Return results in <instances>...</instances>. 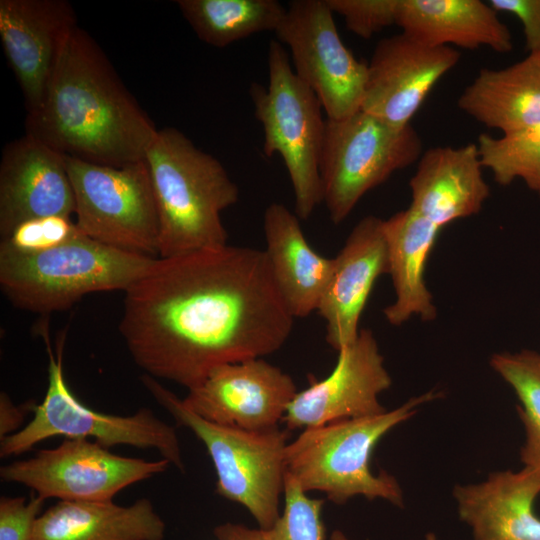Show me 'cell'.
<instances>
[{
    "instance_id": "cell-1",
    "label": "cell",
    "mask_w": 540,
    "mask_h": 540,
    "mask_svg": "<svg viewBox=\"0 0 540 540\" xmlns=\"http://www.w3.org/2000/svg\"><path fill=\"white\" fill-rule=\"evenodd\" d=\"M293 324L264 250L227 244L156 258L124 291L119 331L145 374L189 390L278 351Z\"/></svg>"
},
{
    "instance_id": "cell-2",
    "label": "cell",
    "mask_w": 540,
    "mask_h": 540,
    "mask_svg": "<svg viewBox=\"0 0 540 540\" xmlns=\"http://www.w3.org/2000/svg\"><path fill=\"white\" fill-rule=\"evenodd\" d=\"M25 128L65 156L116 167L144 160L158 132L102 48L78 25Z\"/></svg>"
},
{
    "instance_id": "cell-3",
    "label": "cell",
    "mask_w": 540,
    "mask_h": 540,
    "mask_svg": "<svg viewBox=\"0 0 540 540\" xmlns=\"http://www.w3.org/2000/svg\"><path fill=\"white\" fill-rule=\"evenodd\" d=\"M159 218V257L227 245L221 212L239 188L214 156L181 131L158 130L145 154Z\"/></svg>"
},
{
    "instance_id": "cell-4",
    "label": "cell",
    "mask_w": 540,
    "mask_h": 540,
    "mask_svg": "<svg viewBox=\"0 0 540 540\" xmlns=\"http://www.w3.org/2000/svg\"><path fill=\"white\" fill-rule=\"evenodd\" d=\"M155 259L105 245L81 232L38 252L0 242V288L13 306L47 315L69 309L91 293L124 292Z\"/></svg>"
},
{
    "instance_id": "cell-5",
    "label": "cell",
    "mask_w": 540,
    "mask_h": 540,
    "mask_svg": "<svg viewBox=\"0 0 540 540\" xmlns=\"http://www.w3.org/2000/svg\"><path fill=\"white\" fill-rule=\"evenodd\" d=\"M439 396L440 393L430 391L379 415L304 429L286 447V474L306 493L322 492L335 504L364 496L402 507L399 483L386 471L375 475L370 469V458L386 433L412 417L420 405Z\"/></svg>"
},
{
    "instance_id": "cell-6",
    "label": "cell",
    "mask_w": 540,
    "mask_h": 540,
    "mask_svg": "<svg viewBox=\"0 0 540 540\" xmlns=\"http://www.w3.org/2000/svg\"><path fill=\"white\" fill-rule=\"evenodd\" d=\"M140 379L155 401L204 444L215 467L218 494L245 507L259 528L272 527L280 516L289 431L279 426L249 431L212 423L155 378L144 374Z\"/></svg>"
},
{
    "instance_id": "cell-7",
    "label": "cell",
    "mask_w": 540,
    "mask_h": 540,
    "mask_svg": "<svg viewBox=\"0 0 540 540\" xmlns=\"http://www.w3.org/2000/svg\"><path fill=\"white\" fill-rule=\"evenodd\" d=\"M268 87L252 83L254 114L264 131L267 157L280 155L288 171L295 198V213L307 220L323 201L320 161L326 120L322 105L294 72L280 42L268 47Z\"/></svg>"
},
{
    "instance_id": "cell-8",
    "label": "cell",
    "mask_w": 540,
    "mask_h": 540,
    "mask_svg": "<svg viewBox=\"0 0 540 540\" xmlns=\"http://www.w3.org/2000/svg\"><path fill=\"white\" fill-rule=\"evenodd\" d=\"M49 356L48 387L43 401L32 405V420L0 440V456L19 455L54 436L94 439L106 448L130 445L155 449L163 459L184 471L180 442L175 429L148 408L120 416L97 412L82 404L68 387L63 373V340L54 355L45 338Z\"/></svg>"
},
{
    "instance_id": "cell-9",
    "label": "cell",
    "mask_w": 540,
    "mask_h": 540,
    "mask_svg": "<svg viewBox=\"0 0 540 540\" xmlns=\"http://www.w3.org/2000/svg\"><path fill=\"white\" fill-rule=\"evenodd\" d=\"M422 147L411 125L397 128L363 110L326 119L320 176L331 221L342 223L369 190L419 160Z\"/></svg>"
},
{
    "instance_id": "cell-10",
    "label": "cell",
    "mask_w": 540,
    "mask_h": 540,
    "mask_svg": "<svg viewBox=\"0 0 540 540\" xmlns=\"http://www.w3.org/2000/svg\"><path fill=\"white\" fill-rule=\"evenodd\" d=\"M75 198V224L105 245L159 258V218L145 159L124 166L65 156Z\"/></svg>"
},
{
    "instance_id": "cell-11",
    "label": "cell",
    "mask_w": 540,
    "mask_h": 540,
    "mask_svg": "<svg viewBox=\"0 0 540 540\" xmlns=\"http://www.w3.org/2000/svg\"><path fill=\"white\" fill-rule=\"evenodd\" d=\"M326 0H294L275 31L288 46L294 72L318 97L327 119L361 110L368 64L342 42Z\"/></svg>"
},
{
    "instance_id": "cell-12",
    "label": "cell",
    "mask_w": 540,
    "mask_h": 540,
    "mask_svg": "<svg viewBox=\"0 0 540 540\" xmlns=\"http://www.w3.org/2000/svg\"><path fill=\"white\" fill-rule=\"evenodd\" d=\"M169 465L163 458L124 457L95 441L65 438L55 448L2 466L0 477L32 489L45 500H112L124 488L165 472Z\"/></svg>"
},
{
    "instance_id": "cell-13",
    "label": "cell",
    "mask_w": 540,
    "mask_h": 540,
    "mask_svg": "<svg viewBox=\"0 0 540 540\" xmlns=\"http://www.w3.org/2000/svg\"><path fill=\"white\" fill-rule=\"evenodd\" d=\"M297 392L289 374L254 358L213 368L182 401L212 423L261 431L279 426Z\"/></svg>"
},
{
    "instance_id": "cell-14",
    "label": "cell",
    "mask_w": 540,
    "mask_h": 540,
    "mask_svg": "<svg viewBox=\"0 0 540 540\" xmlns=\"http://www.w3.org/2000/svg\"><path fill=\"white\" fill-rule=\"evenodd\" d=\"M391 384L373 333L361 329L353 343L338 351L326 378L297 392L282 422L290 431L382 414L387 410L379 395Z\"/></svg>"
},
{
    "instance_id": "cell-15",
    "label": "cell",
    "mask_w": 540,
    "mask_h": 540,
    "mask_svg": "<svg viewBox=\"0 0 540 540\" xmlns=\"http://www.w3.org/2000/svg\"><path fill=\"white\" fill-rule=\"evenodd\" d=\"M452 47H433L401 32L380 40L368 63L361 110L404 128L435 84L459 61Z\"/></svg>"
},
{
    "instance_id": "cell-16",
    "label": "cell",
    "mask_w": 540,
    "mask_h": 540,
    "mask_svg": "<svg viewBox=\"0 0 540 540\" xmlns=\"http://www.w3.org/2000/svg\"><path fill=\"white\" fill-rule=\"evenodd\" d=\"M76 13L65 0H0V39L27 113L40 104Z\"/></svg>"
},
{
    "instance_id": "cell-17",
    "label": "cell",
    "mask_w": 540,
    "mask_h": 540,
    "mask_svg": "<svg viewBox=\"0 0 540 540\" xmlns=\"http://www.w3.org/2000/svg\"><path fill=\"white\" fill-rule=\"evenodd\" d=\"M74 213L65 155L27 134L10 141L0 161L1 239L28 220Z\"/></svg>"
},
{
    "instance_id": "cell-18",
    "label": "cell",
    "mask_w": 540,
    "mask_h": 540,
    "mask_svg": "<svg viewBox=\"0 0 540 540\" xmlns=\"http://www.w3.org/2000/svg\"><path fill=\"white\" fill-rule=\"evenodd\" d=\"M388 274L383 220L362 218L334 257V268L318 312L326 324V341L335 350L353 343L376 280Z\"/></svg>"
},
{
    "instance_id": "cell-19",
    "label": "cell",
    "mask_w": 540,
    "mask_h": 540,
    "mask_svg": "<svg viewBox=\"0 0 540 540\" xmlns=\"http://www.w3.org/2000/svg\"><path fill=\"white\" fill-rule=\"evenodd\" d=\"M476 143L427 149L410 179V207L440 228L479 213L490 189Z\"/></svg>"
},
{
    "instance_id": "cell-20",
    "label": "cell",
    "mask_w": 540,
    "mask_h": 540,
    "mask_svg": "<svg viewBox=\"0 0 540 540\" xmlns=\"http://www.w3.org/2000/svg\"><path fill=\"white\" fill-rule=\"evenodd\" d=\"M453 494L473 540H540V518L533 510L540 494L536 471L493 472L484 482L455 486Z\"/></svg>"
},
{
    "instance_id": "cell-21",
    "label": "cell",
    "mask_w": 540,
    "mask_h": 540,
    "mask_svg": "<svg viewBox=\"0 0 540 540\" xmlns=\"http://www.w3.org/2000/svg\"><path fill=\"white\" fill-rule=\"evenodd\" d=\"M299 220L281 203L270 204L263 218L264 252L293 318H304L318 310L334 268V258L322 256L308 243Z\"/></svg>"
},
{
    "instance_id": "cell-22",
    "label": "cell",
    "mask_w": 540,
    "mask_h": 540,
    "mask_svg": "<svg viewBox=\"0 0 540 540\" xmlns=\"http://www.w3.org/2000/svg\"><path fill=\"white\" fill-rule=\"evenodd\" d=\"M396 25L433 47L486 46L498 53L513 49L508 27L490 4L481 0H399Z\"/></svg>"
},
{
    "instance_id": "cell-23",
    "label": "cell",
    "mask_w": 540,
    "mask_h": 540,
    "mask_svg": "<svg viewBox=\"0 0 540 540\" xmlns=\"http://www.w3.org/2000/svg\"><path fill=\"white\" fill-rule=\"evenodd\" d=\"M441 229L410 206L383 220L388 274L395 290L394 302L383 313L391 325L400 326L413 315L424 321L436 317L425 269Z\"/></svg>"
},
{
    "instance_id": "cell-24",
    "label": "cell",
    "mask_w": 540,
    "mask_h": 540,
    "mask_svg": "<svg viewBox=\"0 0 540 540\" xmlns=\"http://www.w3.org/2000/svg\"><path fill=\"white\" fill-rule=\"evenodd\" d=\"M166 525L151 501L59 500L36 521L32 540H163Z\"/></svg>"
},
{
    "instance_id": "cell-25",
    "label": "cell",
    "mask_w": 540,
    "mask_h": 540,
    "mask_svg": "<svg viewBox=\"0 0 540 540\" xmlns=\"http://www.w3.org/2000/svg\"><path fill=\"white\" fill-rule=\"evenodd\" d=\"M458 107L504 134L540 123V54L502 69H481L462 91Z\"/></svg>"
},
{
    "instance_id": "cell-26",
    "label": "cell",
    "mask_w": 540,
    "mask_h": 540,
    "mask_svg": "<svg viewBox=\"0 0 540 540\" xmlns=\"http://www.w3.org/2000/svg\"><path fill=\"white\" fill-rule=\"evenodd\" d=\"M197 37L218 48L253 34L273 31L286 9L276 0H177Z\"/></svg>"
},
{
    "instance_id": "cell-27",
    "label": "cell",
    "mask_w": 540,
    "mask_h": 540,
    "mask_svg": "<svg viewBox=\"0 0 540 540\" xmlns=\"http://www.w3.org/2000/svg\"><path fill=\"white\" fill-rule=\"evenodd\" d=\"M490 364L513 388L520 402L517 412L525 429L521 461L524 467L540 474V354L531 350L497 353Z\"/></svg>"
},
{
    "instance_id": "cell-28",
    "label": "cell",
    "mask_w": 540,
    "mask_h": 540,
    "mask_svg": "<svg viewBox=\"0 0 540 540\" xmlns=\"http://www.w3.org/2000/svg\"><path fill=\"white\" fill-rule=\"evenodd\" d=\"M285 507L270 528H249L227 522L213 529L217 540H324L325 527L321 518L323 499L308 497L288 474L284 485Z\"/></svg>"
},
{
    "instance_id": "cell-29",
    "label": "cell",
    "mask_w": 540,
    "mask_h": 540,
    "mask_svg": "<svg viewBox=\"0 0 540 540\" xmlns=\"http://www.w3.org/2000/svg\"><path fill=\"white\" fill-rule=\"evenodd\" d=\"M476 144L483 167L498 184L509 185L520 178L536 192L540 186V123L500 138L481 134Z\"/></svg>"
},
{
    "instance_id": "cell-30",
    "label": "cell",
    "mask_w": 540,
    "mask_h": 540,
    "mask_svg": "<svg viewBox=\"0 0 540 540\" xmlns=\"http://www.w3.org/2000/svg\"><path fill=\"white\" fill-rule=\"evenodd\" d=\"M333 13L344 18L355 35L369 39L396 24L399 0H326Z\"/></svg>"
},
{
    "instance_id": "cell-31",
    "label": "cell",
    "mask_w": 540,
    "mask_h": 540,
    "mask_svg": "<svg viewBox=\"0 0 540 540\" xmlns=\"http://www.w3.org/2000/svg\"><path fill=\"white\" fill-rule=\"evenodd\" d=\"M79 232L71 217L47 216L21 223L1 242L19 251L38 252L56 247Z\"/></svg>"
},
{
    "instance_id": "cell-32",
    "label": "cell",
    "mask_w": 540,
    "mask_h": 540,
    "mask_svg": "<svg viewBox=\"0 0 540 540\" xmlns=\"http://www.w3.org/2000/svg\"><path fill=\"white\" fill-rule=\"evenodd\" d=\"M45 499L31 496L0 498V540H32L34 527Z\"/></svg>"
},
{
    "instance_id": "cell-33",
    "label": "cell",
    "mask_w": 540,
    "mask_h": 540,
    "mask_svg": "<svg viewBox=\"0 0 540 540\" xmlns=\"http://www.w3.org/2000/svg\"><path fill=\"white\" fill-rule=\"evenodd\" d=\"M488 3L497 13L515 15L523 25L529 54H540V0H490Z\"/></svg>"
},
{
    "instance_id": "cell-34",
    "label": "cell",
    "mask_w": 540,
    "mask_h": 540,
    "mask_svg": "<svg viewBox=\"0 0 540 540\" xmlns=\"http://www.w3.org/2000/svg\"><path fill=\"white\" fill-rule=\"evenodd\" d=\"M32 405L16 406L5 392L0 394V440L14 434L23 423L25 412Z\"/></svg>"
},
{
    "instance_id": "cell-35",
    "label": "cell",
    "mask_w": 540,
    "mask_h": 540,
    "mask_svg": "<svg viewBox=\"0 0 540 540\" xmlns=\"http://www.w3.org/2000/svg\"><path fill=\"white\" fill-rule=\"evenodd\" d=\"M330 540H351L341 530H334L330 535Z\"/></svg>"
},
{
    "instance_id": "cell-36",
    "label": "cell",
    "mask_w": 540,
    "mask_h": 540,
    "mask_svg": "<svg viewBox=\"0 0 540 540\" xmlns=\"http://www.w3.org/2000/svg\"><path fill=\"white\" fill-rule=\"evenodd\" d=\"M536 193H537L538 196L540 197V186H539V188L537 189Z\"/></svg>"
},
{
    "instance_id": "cell-37",
    "label": "cell",
    "mask_w": 540,
    "mask_h": 540,
    "mask_svg": "<svg viewBox=\"0 0 540 540\" xmlns=\"http://www.w3.org/2000/svg\"><path fill=\"white\" fill-rule=\"evenodd\" d=\"M428 540H435L433 536H429Z\"/></svg>"
}]
</instances>
